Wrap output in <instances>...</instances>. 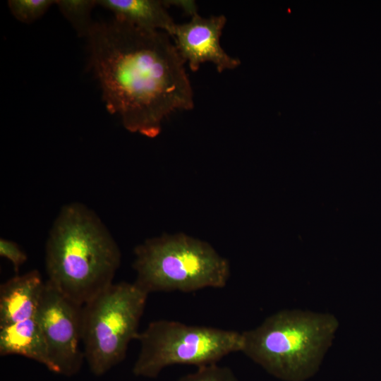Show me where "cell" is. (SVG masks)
Here are the masks:
<instances>
[{
    "label": "cell",
    "instance_id": "obj_6",
    "mask_svg": "<svg viewBox=\"0 0 381 381\" xmlns=\"http://www.w3.org/2000/svg\"><path fill=\"white\" fill-rule=\"evenodd\" d=\"M137 339L140 349L133 373L149 378L157 377L171 365L217 363L242 348L241 332L167 320L150 322Z\"/></svg>",
    "mask_w": 381,
    "mask_h": 381
},
{
    "label": "cell",
    "instance_id": "obj_4",
    "mask_svg": "<svg viewBox=\"0 0 381 381\" xmlns=\"http://www.w3.org/2000/svg\"><path fill=\"white\" fill-rule=\"evenodd\" d=\"M134 255V283L148 294L224 288L230 277L227 259L207 241L183 233L147 239Z\"/></svg>",
    "mask_w": 381,
    "mask_h": 381
},
{
    "label": "cell",
    "instance_id": "obj_2",
    "mask_svg": "<svg viewBox=\"0 0 381 381\" xmlns=\"http://www.w3.org/2000/svg\"><path fill=\"white\" fill-rule=\"evenodd\" d=\"M120 249L97 215L83 204L64 206L46 243L47 280L83 306L113 284Z\"/></svg>",
    "mask_w": 381,
    "mask_h": 381
},
{
    "label": "cell",
    "instance_id": "obj_9",
    "mask_svg": "<svg viewBox=\"0 0 381 381\" xmlns=\"http://www.w3.org/2000/svg\"><path fill=\"white\" fill-rule=\"evenodd\" d=\"M45 282L37 270L16 275L0 286V328L34 318Z\"/></svg>",
    "mask_w": 381,
    "mask_h": 381
},
{
    "label": "cell",
    "instance_id": "obj_14",
    "mask_svg": "<svg viewBox=\"0 0 381 381\" xmlns=\"http://www.w3.org/2000/svg\"><path fill=\"white\" fill-rule=\"evenodd\" d=\"M177 381H239L228 367L217 363L198 367L196 371L180 377Z\"/></svg>",
    "mask_w": 381,
    "mask_h": 381
},
{
    "label": "cell",
    "instance_id": "obj_12",
    "mask_svg": "<svg viewBox=\"0 0 381 381\" xmlns=\"http://www.w3.org/2000/svg\"><path fill=\"white\" fill-rule=\"evenodd\" d=\"M56 4L78 35L87 37L95 23L91 18V13L94 7L97 6V1L58 0Z\"/></svg>",
    "mask_w": 381,
    "mask_h": 381
},
{
    "label": "cell",
    "instance_id": "obj_5",
    "mask_svg": "<svg viewBox=\"0 0 381 381\" xmlns=\"http://www.w3.org/2000/svg\"><path fill=\"white\" fill-rule=\"evenodd\" d=\"M148 294L134 282L112 284L83 306L82 344L91 372L104 375L137 339Z\"/></svg>",
    "mask_w": 381,
    "mask_h": 381
},
{
    "label": "cell",
    "instance_id": "obj_10",
    "mask_svg": "<svg viewBox=\"0 0 381 381\" xmlns=\"http://www.w3.org/2000/svg\"><path fill=\"white\" fill-rule=\"evenodd\" d=\"M97 4L119 20L142 29L164 31L171 37L176 25L168 12L166 1L97 0Z\"/></svg>",
    "mask_w": 381,
    "mask_h": 381
},
{
    "label": "cell",
    "instance_id": "obj_11",
    "mask_svg": "<svg viewBox=\"0 0 381 381\" xmlns=\"http://www.w3.org/2000/svg\"><path fill=\"white\" fill-rule=\"evenodd\" d=\"M12 354L34 360L54 371L43 332L35 318L0 328V355Z\"/></svg>",
    "mask_w": 381,
    "mask_h": 381
},
{
    "label": "cell",
    "instance_id": "obj_7",
    "mask_svg": "<svg viewBox=\"0 0 381 381\" xmlns=\"http://www.w3.org/2000/svg\"><path fill=\"white\" fill-rule=\"evenodd\" d=\"M82 310L83 306L45 282L35 318L43 332L54 373L71 376L83 365Z\"/></svg>",
    "mask_w": 381,
    "mask_h": 381
},
{
    "label": "cell",
    "instance_id": "obj_13",
    "mask_svg": "<svg viewBox=\"0 0 381 381\" xmlns=\"http://www.w3.org/2000/svg\"><path fill=\"white\" fill-rule=\"evenodd\" d=\"M54 4L55 0H9L8 6L12 15L20 22L32 23L40 18Z\"/></svg>",
    "mask_w": 381,
    "mask_h": 381
},
{
    "label": "cell",
    "instance_id": "obj_16",
    "mask_svg": "<svg viewBox=\"0 0 381 381\" xmlns=\"http://www.w3.org/2000/svg\"><path fill=\"white\" fill-rule=\"evenodd\" d=\"M169 7L176 6L182 9L186 14L193 16L198 13V7L195 1L191 0H166Z\"/></svg>",
    "mask_w": 381,
    "mask_h": 381
},
{
    "label": "cell",
    "instance_id": "obj_15",
    "mask_svg": "<svg viewBox=\"0 0 381 381\" xmlns=\"http://www.w3.org/2000/svg\"><path fill=\"white\" fill-rule=\"evenodd\" d=\"M0 255L12 263L16 273L28 259L26 253L16 242L2 238L0 239Z\"/></svg>",
    "mask_w": 381,
    "mask_h": 381
},
{
    "label": "cell",
    "instance_id": "obj_8",
    "mask_svg": "<svg viewBox=\"0 0 381 381\" xmlns=\"http://www.w3.org/2000/svg\"><path fill=\"white\" fill-rule=\"evenodd\" d=\"M226 23L224 15L204 18L197 13L189 22L176 25L171 37L193 72L198 71L205 62L212 63L219 73L239 66L240 61L229 56L220 44Z\"/></svg>",
    "mask_w": 381,
    "mask_h": 381
},
{
    "label": "cell",
    "instance_id": "obj_1",
    "mask_svg": "<svg viewBox=\"0 0 381 381\" xmlns=\"http://www.w3.org/2000/svg\"><path fill=\"white\" fill-rule=\"evenodd\" d=\"M87 37L107 109L128 131L155 138L172 113L193 108L186 63L167 32L114 17L95 23Z\"/></svg>",
    "mask_w": 381,
    "mask_h": 381
},
{
    "label": "cell",
    "instance_id": "obj_3",
    "mask_svg": "<svg viewBox=\"0 0 381 381\" xmlns=\"http://www.w3.org/2000/svg\"><path fill=\"white\" fill-rule=\"evenodd\" d=\"M339 326L332 313L282 310L241 332V352L278 379L306 381L319 370Z\"/></svg>",
    "mask_w": 381,
    "mask_h": 381
}]
</instances>
